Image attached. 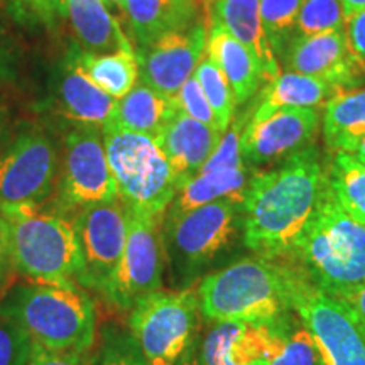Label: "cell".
I'll return each instance as SVG.
<instances>
[{
	"label": "cell",
	"instance_id": "obj_13",
	"mask_svg": "<svg viewBox=\"0 0 365 365\" xmlns=\"http://www.w3.org/2000/svg\"><path fill=\"white\" fill-rule=\"evenodd\" d=\"M78 237L83 274L80 286L102 296L124 254L127 208L120 198L91 205L73 217Z\"/></svg>",
	"mask_w": 365,
	"mask_h": 365
},
{
	"label": "cell",
	"instance_id": "obj_38",
	"mask_svg": "<svg viewBox=\"0 0 365 365\" xmlns=\"http://www.w3.org/2000/svg\"><path fill=\"white\" fill-rule=\"evenodd\" d=\"M345 36L349 51L365 76V11L345 21Z\"/></svg>",
	"mask_w": 365,
	"mask_h": 365
},
{
	"label": "cell",
	"instance_id": "obj_4",
	"mask_svg": "<svg viewBox=\"0 0 365 365\" xmlns=\"http://www.w3.org/2000/svg\"><path fill=\"white\" fill-rule=\"evenodd\" d=\"M207 319L276 322L287 317V267L282 261L244 257L202 277L196 287Z\"/></svg>",
	"mask_w": 365,
	"mask_h": 365
},
{
	"label": "cell",
	"instance_id": "obj_8",
	"mask_svg": "<svg viewBox=\"0 0 365 365\" xmlns=\"http://www.w3.org/2000/svg\"><path fill=\"white\" fill-rule=\"evenodd\" d=\"M200 314L196 287L158 289L134 304L127 330L145 365H178L196 345Z\"/></svg>",
	"mask_w": 365,
	"mask_h": 365
},
{
	"label": "cell",
	"instance_id": "obj_43",
	"mask_svg": "<svg viewBox=\"0 0 365 365\" xmlns=\"http://www.w3.org/2000/svg\"><path fill=\"white\" fill-rule=\"evenodd\" d=\"M178 365H202V362H200V359H198V350H196V345L190 350L188 354L185 355V357H182V360Z\"/></svg>",
	"mask_w": 365,
	"mask_h": 365
},
{
	"label": "cell",
	"instance_id": "obj_2",
	"mask_svg": "<svg viewBox=\"0 0 365 365\" xmlns=\"http://www.w3.org/2000/svg\"><path fill=\"white\" fill-rule=\"evenodd\" d=\"M0 318L56 352H90L98 336L95 301L78 284L17 282L0 298Z\"/></svg>",
	"mask_w": 365,
	"mask_h": 365
},
{
	"label": "cell",
	"instance_id": "obj_28",
	"mask_svg": "<svg viewBox=\"0 0 365 365\" xmlns=\"http://www.w3.org/2000/svg\"><path fill=\"white\" fill-rule=\"evenodd\" d=\"M80 65L100 90L115 100L124 98L139 81L135 49L110 54H88L80 49Z\"/></svg>",
	"mask_w": 365,
	"mask_h": 365
},
{
	"label": "cell",
	"instance_id": "obj_31",
	"mask_svg": "<svg viewBox=\"0 0 365 365\" xmlns=\"http://www.w3.org/2000/svg\"><path fill=\"white\" fill-rule=\"evenodd\" d=\"M193 76L198 80L200 86H202L203 93L207 95L210 105H212L213 112H215L218 125H220L222 132L228 129L235 115L237 100L235 93L232 90V85L228 83L220 68L212 61L208 54H205L202 61L198 63Z\"/></svg>",
	"mask_w": 365,
	"mask_h": 365
},
{
	"label": "cell",
	"instance_id": "obj_22",
	"mask_svg": "<svg viewBox=\"0 0 365 365\" xmlns=\"http://www.w3.org/2000/svg\"><path fill=\"white\" fill-rule=\"evenodd\" d=\"M125 17L137 48L202 21L198 19V0H127Z\"/></svg>",
	"mask_w": 365,
	"mask_h": 365
},
{
	"label": "cell",
	"instance_id": "obj_40",
	"mask_svg": "<svg viewBox=\"0 0 365 365\" xmlns=\"http://www.w3.org/2000/svg\"><path fill=\"white\" fill-rule=\"evenodd\" d=\"M346 303L350 304V308L354 309L355 314L360 318V322L365 325V284L355 293L352 298L346 299Z\"/></svg>",
	"mask_w": 365,
	"mask_h": 365
},
{
	"label": "cell",
	"instance_id": "obj_6",
	"mask_svg": "<svg viewBox=\"0 0 365 365\" xmlns=\"http://www.w3.org/2000/svg\"><path fill=\"white\" fill-rule=\"evenodd\" d=\"M244 235V210L232 202L164 215L163 237L173 281L191 284L235 247Z\"/></svg>",
	"mask_w": 365,
	"mask_h": 365
},
{
	"label": "cell",
	"instance_id": "obj_19",
	"mask_svg": "<svg viewBox=\"0 0 365 365\" xmlns=\"http://www.w3.org/2000/svg\"><path fill=\"white\" fill-rule=\"evenodd\" d=\"M208 22H217L232 34L254 58L262 81L276 80L281 75L279 61L264 33L261 0H203Z\"/></svg>",
	"mask_w": 365,
	"mask_h": 365
},
{
	"label": "cell",
	"instance_id": "obj_17",
	"mask_svg": "<svg viewBox=\"0 0 365 365\" xmlns=\"http://www.w3.org/2000/svg\"><path fill=\"white\" fill-rule=\"evenodd\" d=\"M282 61L289 71L327 81L336 91L352 90L362 83L360 78L364 73L349 51L345 27L314 36L294 34L287 44Z\"/></svg>",
	"mask_w": 365,
	"mask_h": 365
},
{
	"label": "cell",
	"instance_id": "obj_36",
	"mask_svg": "<svg viewBox=\"0 0 365 365\" xmlns=\"http://www.w3.org/2000/svg\"><path fill=\"white\" fill-rule=\"evenodd\" d=\"M33 340L19 325L0 318V365H27Z\"/></svg>",
	"mask_w": 365,
	"mask_h": 365
},
{
	"label": "cell",
	"instance_id": "obj_26",
	"mask_svg": "<svg viewBox=\"0 0 365 365\" xmlns=\"http://www.w3.org/2000/svg\"><path fill=\"white\" fill-rule=\"evenodd\" d=\"M176 112L175 98L140 83L135 85L124 98L117 100L112 125L156 139Z\"/></svg>",
	"mask_w": 365,
	"mask_h": 365
},
{
	"label": "cell",
	"instance_id": "obj_25",
	"mask_svg": "<svg viewBox=\"0 0 365 365\" xmlns=\"http://www.w3.org/2000/svg\"><path fill=\"white\" fill-rule=\"evenodd\" d=\"M339 93L327 81L301 73H281L264 88L250 118H264L287 108H314Z\"/></svg>",
	"mask_w": 365,
	"mask_h": 365
},
{
	"label": "cell",
	"instance_id": "obj_27",
	"mask_svg": "<svg viewBox=\"0 0 365 365\" xmlns=\"http://www.w3.org/2000/svg\"><path fill=\"white\" fill-rule=\"evenodd\" d=\"M323 134L333 153H355L365 135V90H344L328 100Z\"/></svg>",
	"mask_w": 365,
	"mask_h": 365
},
{
	"label": "cell",
	"instance_id": "obj_44",
	"mask_svg": "<svg viewBox=\"0 0 365 365\" xmlns=\"http://www.w3.org/2000/svg\"><path fill=\"white\" fill-rule=\"evenodd\" d=\"M354 156H355V158H357L360 163H362V164H365V135L362 137V140H360V143H359V148H357V149H355Z\"/></svg>",
	"mask_w": 365,
	"mask_h": 365
},
{
	"label": "cell",
	"instance_id": "obj_3",
	"mask_svg": "<svg viewBox=\"0 0 365 365\" xmlns=\"http://www.w3.org/2000/svg\"><path fill=\"white\" fill-rule=\"evenodd\" d=\"M284 261L333 298L350 299L365 284V225L341 210L327 181L312 220Z\"/></svg>",
	"mask_w": 365,
	"mask_h": 365
},
{
	"label": "cell",
	"instance_id": "obj_35",
	"mask_svg": "<svg viewBox=\"0 0 365 365\" xmlns=\"http://www.w3.org/2000/svg\"><path fill=\"white\" fill-rule=\"evenodd\" d=\"M175 102L178 112L185 113V115L195 118V120L202 122V124H207L210 127H215V129L222 130L220 125H218L215 112H213L207 95L203 93L202 86H200L198 80H196L195 76L186 80V83L182 85L180 91L176 93Z\"/></svg>",
	"mask_w": 365,
	"mask_h": 365
},
{
	"label": "cell",
	"instance_id": "obj_1",
	"mask_svg": "<svg viewBox=\"0 0 365 365\" xmlns=\"http://www.w3.org/2000/svg\"><path fill=\"white\" fill-rule=\"evenodd\" d=\"M325 181L319 150L312 144L272 170L254 173L242 207L245 247L269 261L289 257L312 220Z\"/></svg>",
	"mask_w": 365,
	"mask_h": 365
},
{
	"label": "cell",
	"instance_id": "obj_11",
	"mask_svg": "<svg viewBox=\"0 0 365 365\" xmlns=\"http://www.w3.org/2000/svg\"><path fill=\"white\" fill-rule=\"evenodd\" d=\"M118 198L117 182L108 166L102 129L75 127L66 135L58 170L56 207L61 215Z\"/></svg>",
	"mask_w": 365,
	"mask_h": 365
},
{
	"label": "cell",
	"instance_id": "obj_32",
	"mask_svg": "<svg viewBox=\"0 0 365 365\" xmlns=\"http://www.w3.org/2000/svg\"><path fill=\"white\" fill-rule=\"evenodd\" d=\"M345 27L344 11L340 0H303L296 34L314 36Z\"/></svg>",
	"mask_w": 365,
	"mask_h": 365
},
{
	"label": "cell",
	"instance_id": "obj_5",
	"mask_svg": "<svg viewBox=\"0 0 365 365\" xmlns=\"http://www.w3.org/2000/svg\"><path fill=\"white\" fill-rule=\"evenodd\" d=\"M11 227L12 267L27 281L78 284L83 274L73 222L39 205L0 210Z\"/></svg>",
	"mask_w": 365,
	"mask_h": 365
},
{
	"label": "cell",
	"instance_id": "obj_23",
	"mask_svg": "<svg viewBox=\"0 0 365 365\" xmlns=\"http://www.w3.org/2000/svg\"><path fill=\"white\" fill-rule=\"evenodd\" d=\"M249 180L247 166L196 173L178 188L166 215H178L213 202H232L244 207Z\"/></svg>",
	"mask_w": 365,
	"mask_h": 365
},
{
	"label": "cell",
	"instance_id": "obj_15",
	"mask_svg": "<svg viewBox=\"0 0 365 365\" xmlns=\"http://www.w3.org/2000/svg\"><path fill=\"white\" fill-rule=\"evenodd\" d=\"M207 22L200 21L185 31L163 34L154 43L135 49L140 83L175 98L205 56Z\"/></svg>",
	"mask_w": 365,
	"mask_h": 365
},
{
	"label": "cell",
	"instance_id": "obj_34",
	"mask_svg": "<svg viewBox=\"0 0 365 365\" xmlns=\"http://www.w3.org/2000/svg\"><path fill=\"white\" fill-rule=\"evenodd\" d=\"M271 365H325L317 341L307 328H298L287 335L284 349Z\"/></svg>",
	"mask_w": 365,
	"mask_h": 365
},
{
	"label": "cell",
	"instance_id": "obj_21",
	"mask_svg": "<svg viewBox=\"0 0 365 365\" xmlns=\"http://www.w3.org/2000/svg\"><path fill=\"white\" fill-rule=\"evenodd\" d=\"M59 17L78 39L80 49L88 54L134 51V46L122 31L105 0H58Z\"/></svg>",
	"mask_w": 365,
	"mask_h": 365
},
{
	"label": "cell",
	"instance_id": "obj_16",
	"mask_svg": "<svg viewBox=\"0 0 365 365\" xmlns=\"http://www.w3.org/2000/svg\"><path fill=\"white\" fill-rule=\"evenodd\" d=\"M319 125L317 108H287L264 118L247 115L242 130V158L247 166L279 164L313 140Z\"/></svg>",
	"mask_w": 365,
	"mask_h": 365
},
{
	"label": "cell",
	"instance_id": "obj_10",
	"mask_svg": "<svg viewBox=\"0 0 365 365\" xmlns=\"http://www.w3.org/2000/svg\"><path fill=\"white\" fill-rule=\"evenodd\" d=\"M163 222L164 217L127 208L124 254L102 293V298L118 312H130L137 301L161 289L166 264Z\"/></svg>",
	"mask_w": 365,
	"mask_h": 365
},
{
	"label": "cell",
	"instance_id": "obj_33",
	"mask_svg": "<svg viewBox=\"0 0 365 365\" xmlns=\"http://www.w3.org/2000/svg\"><path fill=\"white\" fill-rule=\"evenodd\" d=\"M91 365H145L129 330L107 327L100 333V345L91 355Z\"/></svg>",
	"mask_w": 365,
	"mask_h": 365
},
{
	"label": "cell",
	"instance_id": "obj_14",
	"mask_svg": "<svg viewBox=\"0 0 365 365\" xmlns=\"http://www.w3.org/2000/svg\"><path fill=\"white\" fill-rule=\"evenodd\" d=\"M287 317L276 322H223L198 350L202 365H271L287 340Z\"/></svg>",
	"mask_w": 365,
	"mask_h": 365
},
{
	"label": "cell",
	"instance_id": "obj_29",
	"mask_svg": "<svg viewBox=\"0 0 365 365\" xmlns=\"http://www.w3.org/2000/svg\"><path fill=\"white\" fill-rule=\"evenodd\" d=\"M325 176L328 190L341 210L365 225V164L350 153H335Z\"/></svg>",
	"mask_w": 365,
	"mask_h": 365
},
{
	"label": "cell",
	"instance_id": "obj_30",
	"mask_svg": "<svg viewBox=\"0 0 365 365\" xmlns=\"http://www.w3.org/2000/svg\"><path fill=\"white\" fill-rule=\"evenodd\" d=\"M303 0H261V21L264 33L277 61L296 34L298 16Z\"/></svg>",
	"mask_w": 365,
	"mask_h": 365
},
{
	"label": "cell",
	"instance_id": "obj_9",
	"mask_svg": "<svg viewBox=\"0 0 365 365\" xmlns=\"http://www.w3.org/2000/svg\"><path fill=\"white\" fill-rule=\"evenodd\" d=\"M282 262L289 307L312 333L325 365H365V325L350 304L313 286L294 264Z\"/></svg>",
	"mask_w": 365,
	"mask_h": 365
},
{
	"label": "cell",
	"instance_id": "obj_7",
	"mask_svg": "<svg viewBox=\"0 0 365 365\" xmlns=\"http://www.w3.org/2000/svg\"><path fill=\"white\" fill-rule=\"evenodd\" d=\"M102 137L120 202L145 215H166L178 181L156 139L112 124L103 127Z\"/></svg>",
	"mask_w": 365,
	"mask_h": 365
},
{
	"label": "cell",
	"instance_id": "obj_12",
	"mask_svg": "<svg viewBox=\"0 0 365 365\" xmlns=\"http://www.w3.org/2000/svg\"><path fill=\"white\" fill-rule=\"evenodd\" d=\"M56 145L43 132H24L0 154V210L41 205L58 178Z\"/></svg>",
	"mask_w": 365,
	"mask_h": 365
},
{
	"label": "cell",
	"instance_id": "obj_18",
	"mask_svg": "<svg viewBox=\"0 0 365 365\" xmlns=\"http://www.w3.org/2000/svg\"><path fill=\"white\" fill-rule=\"evenodd\" d=\"M54 105L76 127L103 129L112 124L117 100L100 90L80 65V49L73 48L54 81Z\"/></svg>",
	"mask_w": 365,
	"mask_h": 365
},
{
	"label": "cell",
	"instance_id": "obj_41",
	"mask_svg": "<svg viewBox=\"0 0 365 365\" xmlns=\"http://www.w3.org/2000/svg\"><path fill=\"white\" fill-rule=\"evenodd\" d=\"M344 19L349 21L355 14L365 11V0H340Z\"/></svg>",
	"mask_w": 365,
	"mask_h": 365
},
{
	"label": "cell",
	"instance_id": "obj_42",
	"mask_svg": "<svg viewBox=\"0 0 365 365\" xmlns=\"http://www.w3.org/2000/svg\"><path fill=\"white\" fill-rule=\"evenodd\" d=\"M9 66H11V63H9L7 46H6V41L2 38V34H0V81L9 75Z\"/></svg>",
	"mask_w": 365,
	"mask_h": 365
},
{
	"label": "cell",
	"instance_id": "obj_37",
	"mask_svg": "<svg viewBox=\"0 0 365 365\" xmlns=\"http://www.w3.org/2000/svg\"><path fill=\"white\" fill-rule=\"evenodd\" d=\"M27 365H91L90 352H56L33 344V352Z\"/></svg>",
	"mask_w": 365,
	"mask_h": 365
},
{
	"label": "cell",
	"instance_id": "obj_24",
	"mask_svg": "<svg viewBox=\"0 0 365 365\" xmlns=\"http://www.w3.org/2000/svg\"><path fill=\"white\" fill-rule=\"evenodd\" d=\"M207 54L232 85L237 103H245L261 85V71L247 49L222 26L207 22Z\"/></svg>",
	"mask_w": 365,
	"mask_h": 365
},
{
	"label": "cell",
	"instance_id": "obj_20",
	"mask_svg": "<svg viewBox=\"0 0 365 365\" xmlns=\"http://www.w3.org/2000/svg\"><path fill=\"white\" fill-rule=\"evenodd\" d=\"M223 132L176 112L156 137V143L175 173L178 188L208 161L220 144Z\"/></svg>",
	"mask_w": 365,
	"mask_h": 365
},
{
	"label": "cell",
	"instance_id": "obj_45",
	"mask_svg": "<svg viewBox=\"0 0 365 365\" xmlns=\"http://www.w3.org/2000/svg\"><path fill=\"white\" fill-rule=\"evenodd\" d=\"M112 4V6H115L117 9H120L122 11V14H124L125 16V2L127 0H105V4Z\"/></svg>",
	"mask_w": 365,
	"mask_h": 365
},
{
	"label": "cell",
	"instance_id": "obj_39",
	"mask_svg": "<svg viewBox=\"0 0 365 365\" xmlns=\"http://www.w3.org/2000/svg\"><path fill=\"white\" fill-rule=\"evenodd\" d=\"M12 240L11 227L7 218L0 213V286L7 279L9 272L12 271Z\"/></svg>",
	"mask_w": 365,
	"mask_h": 365
}]
</instances>
